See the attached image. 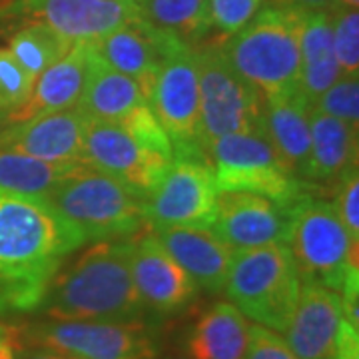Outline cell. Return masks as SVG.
I'll list each match as a JSON object with an SVG mask.
<instances>
[{"label":"cell","instance_id":"6da1fadb","mask_svg":"<svg viewBox=\"0 0 359 359\" xmlns=\"http://www.w3.org/2000/svg\"><path fill=\"white\" fill-rule=\"evenodd\" d=\"M84 244L48 200L0 190V316L39 311L56 273Z\"/></svg>","mask_w":359,"mask_h":359},{"label":"cell","instance_id":"7a4b0ae2","mask_svg":"<svg viewBox=\"0 0 359 359\" xmlns=\"http://www.w3.org/2000/svg\"><path fill=\"white\" fill-rule=\"evenodd\" d=\"M128 240L92 242L62 266L39 311L46 320H148L130 269Z\"/></svg>","mask_w":359,"mask_h":359},{"label":"cell","instance_id":"3957f363","mask_svg":"<svg viewBox=\"0 0 359 359\" xmlns=\"http://www.w3.org/2000/svg\"><path fill=\"white\" fill-rule=\"evenodd\" d=\"M306 13L266 4L222 42L233 70L262 96L299 86V39Z\"/></svg>","mask_w":359,"mask_h":359},{"label":"cell","instance_id":"277c9868","mask_svg":"<svg viewBox=\"0 0 359 359\" xmlns=\"http://www.w3.org/2000/svg\"><path fill=\"white\" fill-rule=\"evenodd\" d=\"M285 245L299 278L341 292L347 276L359 269L358 242L349 236L332 202L308 194L285 208Z\"/></svg>","mask_w":359,"mask_h":359},{"label":"cell","instance_id":"5b68a950","mask_svg":"<svg viewBox=\"0 0 359 359\" xmlns=\"http://www.w3.org/2000/svg\"><path fill=\"white\" fill-rule=\"evenodd\" d=\"M299 271L285 244L233 252L224 292L248 320L278 334L292 320Z\"/></svg>","mask_w":359,"mask_h":359},{"label":"cell","instance_id":"8992f818","mask_svg":"<svg viewBox=\"0 0 359 359\" xmlns=\"http://www.w3.org/2000/svg\"><path fill=\"white\" fill-rule=\"evenodd\" d=\"M48 202L84 233L86 242L128 240L148 226L142 198L84 164L56 186Z\"/></svg>","mask_w":359,"mask_h":359},{"label":"cell","instance_id":"52a82bcc","mask_svg":"<svg viewBox=\"0 0 359 359\" xmlns=\"http://www.w3.org/2000/svg\"><path fill=\"white\" fill-rule=\"evenodd\" d=\"M205 154L218 192L257 194L283 210L304 194V182L287 170L264 132L222 136Z\"/></svg>","mask_w":359,"mask_h":359},{"label":"cell","instance_id":"ba28073f","mask_svg":"<svg viewBox=\"0 0 359 359\" xmlns=\"http://www.w3.org/2000/svg\"><path fill=\"white\" fill-rule=\"evenodd\" d=\"M196 60L204 152L222 136L262 132V94L233 70L222 42L196 48Z\"/></svg>","mask_w":359,"mask_h":359},{"label":"cell","instance_id":"9c48e42d","mask_svg":"<svg viewBox=\"0 0 359 359\" xmlns=\"http://www.w3.org/2000/svg\"><path fill=\"white\" fill-rule=\"evenodd\" d=\"M30 347H48L82 359H158L160 347L148 320H44L22 332Z\"/></svg>","mask_w":359,"mask_h":359},{"label":"cell","instance_id":"30bf717a","mask_svg":"<svg viewBox=\"0 0 359 359\" xmlns=\"http://www.w3.org/2000/svg\"><path fill=\"white\" fill-rule=\"evenodd\" d=\"M148 104L172 142L174 158L208 160L202 146L196 46L184 44L164 60Z\"/></svg>","mask_w":359,"mask_h":359},{"label":"cell","instance_id":"8fae6325","mask_svg":"<svg viewBox=\"0 0 359 359\" xmlns=\"http://www.w3.org/2000/svg\"><path fill=\"white\" fill-rule=\"evenodd\" d=\"M218 188L208 160L174 158L152 194L144 200L150 230L168 226H210Z\"/></svg>","mask_w":359,"mask_h":359},{"label":"cell","instance_id":"7c38bea8","mask_svg":"<svg viewBox=\"0 0 359 359\" xmlns=\"http://www.w3.org/2000/svg\"><path fill=\"white\" fill-rule=\"evenodd\" d=\"M80 162L120 182L134 196L146 200L164 178L172 158L144 148L114 122L88 120Z\"/></svg>","mask_w":359,"mask_h":359},{"label":"cell","instance_id":"4fadbf2b","mask_svg":"<svg viewBox=\"0 0 359 359\" xmlns=\"http://www.w3.org/2000/svg\"><path fill=\"white\" fill-rule=\"evenodd\" d=\"M130 269L148 318L178 316L196 302L200 287L152 231H140L130 242Z\"/></svg>","mask_w":359,"mask_h":359},{"label":"cell","instance_id":"5bb4252c","mask_svg":"<svg viewBox=\"0 0 359 359\" xmlns=\"http://www.w3.org/2000/svg\"><path fill=\"white\" fill-rule=\"evenodd\" d=\"M186 42L158 30L140 18L118 26L100 40L92 42L94 50L118 72L132 78L144 92L146 100L154 88L158 72L172 52L182 48Z\"/></svg>","mask_w":359,"mask_h":359},{"label":"cell","instance_id":"9a60e30c","mask_svg":"<svg viewBox=\"0 0 359 359\" xmlns=\"http://www.w3.org/2000/svg\"><path fill=\"white\" fill-rule=\"evenodd\" d=\"M210 228L231 252L285 244L287 216L282 205L250 192H218Z\"/></svg>","mask_w":359,"mask_h":359},{"label":"cell","instance_id":"2e32d148","mask_svg":"<svg viewBox=\"0 0 359 359\" xmlns=\"http://www.w3.org/2000/svg\"><path fill=\"white\" fill-rule=\"evenodd\" d=\"M18 11L72 44H92L138 18L134 0H20Z\"/></svg>","mask_w":359,"mask_h":359},{"label":"cell","instance_id":"e0dca14e","mask_svg":"<svg viewBox=\"0 0 359 359\" xmlns=\"http://www.w3.org/2000/svg\"><path fill=\"white\" fill-rule=\"evenodd\" d=\"M88 120L80 108H70L16 122L0 132V148L52 164H82Z\"/></svg>","mask_w":359,"mask_h":359},{"label":"cell","instance_id":"ac0fdd59","mask_svg":"<svg viewBox=\"0 0 359 359\" xmlns=\"http://www.w3.org/2000/svg\"><path fill=\"white\" fill-rule=\"evenodd\" d=\"M341 297L320 283L302 280L285 341L299 359H335Z\"/></svg>","mask_w":359,"mask_h":359},{"label":"cell","instance_id":"d6986e66","mask_svg":"<svg viewBox=\"0 0 359 359\" xmlns=\"http://www.w3.org/2000/svg\"><path fill=\"white\" fill-rule=\"evenodd\" d=\"M150 231L190 273L200 292H224L233 252L210 226H168Z\"/></svg>","mask_w":359,"mask_h":359},{"label":"cell","instance_id":"ffe728a7","mask_svg":"<svg viewBox=\"0 0 359 359\" xmlns=\"http://www.w3.org/2000/svg\"><path fill=\"white\" fill-rule=\"evenodd\" d=\"M309 110L311 102L299 86L262 96V132L297 180L309 156Z\"/></svg>","mask_w":359,"mask_h":359},{"label":"cell","instance_id":"44dd1931","mask_svg":"<svg viewBox=\"0 0 359 359\" xmlns=\"http://www.w3.org/2000/svg\"><path fill=\"white\" fill-rule=\"evenodd\" d=\"M309 136V156L302 170V182L337 184L351 168H358V126L311 108Z\"/></svg>","mask_w":359,"mask_h":359},{"label":"cell","instance_id":"7402d4cb","mask_svg":"<svg viewBox=\"0 0 359 359\" xmlns=\"http://www.w3.org/2000/svg\"><path fill=\"white\" fill-rule=\"evenodd\" d=\"M146 102L148 100L140 86L132 78L112 68L94 50V46L88 44L84 88L76 108H80L90 120L116 124L136 106Z\"/></svg>","mask_w":359,"mask_h":359},{"label":"cell","instance_id":"603a6c76","mask_svg":"<svg viewBox=\"0 0 359 359\" xmlns=\"http://www.w3.org/2000/svg\"><path fill=\"white\" fill-rule=\"evenodd\" d=\"M86 52L88 42L74 44L62 60H58L34 80L30 98L16 112L6 116V120L11 124H16L32 120L36 116L76 108L86 76Z\"/></svg>","mask_w":359,"mask_h":359},{"label":"cell","instance_id":"cb8c5ba5","mask_svg":"<svg viewBox=\"0 0 359 359\" xmlns=\"http://www.w3.org/2000/svg\"><path fill=\"white\" fill-rule=\"evenodd\" d=\"M250 321L230 302H216L194 323L186 339L190 359H244Z\"/></svg>","mask_w":359,"mask_h":359},{"label":"cell","instance_id":"d4e9b609","mask_svg":"<svg viewBox=\"0 0 359 359\" xmlns=\"http://www.w3.org/2000/svg\"><path fill=\"white\" fill-rule=\"evenodd\" d=\"M299 88L309 102H313L341 76L335 58L330 13H306L299 39Z\"/></svg>","mask_w":359,"mask_h":359},{"label":"cell","instance_id":"484cf974","mask_svg":"<svg viewBox=\"0 0 359 359\" xmlns=\"http://www.w3.org/2000/svg\"><path fill=\"white\" fill-rule=\"evenodd\" d=\"M138 18L186 44H198L210 34L212 16L208 0H134Z\"/></svg>","mask_w":359,"mask_h":359},{"label":"cell","instance_id":"4316f807","mask_svg":"<svg viewBox=\"0 0 359 359\" xmlns=\"http://www.w3.org/2000/svg\"><path fill=\"white\" fill-rule=\"evenodd\" d=\"M80 164H52L0 148V190L48 200L56 186Z\"/></svg>","mask_w":359,"mask_h":359},{"label":"cell","instance_id":"83f0119b","mask_svg":"<svg viewBox=\"0 0 359 359\" xmlns=\"http://www.w3.org/2000/svg\"><path fill=\"white\" fill-rule=\"evenodd\" d=\"M72 46H74L72 42H68L58 32H54L50 26L34 20L32 25L18 30L13 39L8 40L6 48L13 52L18 65L36 80L42 72H46L50 66L62 60Z\"/></svg>","mask_w":359,"mask_h":359},{"label":"cell","instance_id":"f1b7e54d","mask_svg":"<svg viewBox=\"0 0 359 359\" xmlns=\"http://www.w3.org/2000/svg\"><path fill=\"white\" fill-rule=\"evenodd\" d=\"M332 36L341 76H359V13L358 8L335 6L332 11Z\"/></svg>","mask_w":359,"mask_h":359},{"label":"cell","instance_id":"f546056e","mask_svg":"<svg viewBox=\"0 0 359 359\" xmlns=\"http://www.w3.org/2000/svg\"><path fill=\"white\" fill-rule=\"evenodd\" d=\"M34 78L26 72L8 48H0V114L16 112L30 98Z\"/></svg>","mask_w":359,"mask_h":359},{"label":"cell","instance_id":"4dcf8cb0","mask_svg":"<svg viewBox=\"0 0 359 359\" xmlns=\"http://www.w3.org/2000/svg\"><path fill=\"white\" fill-rule=\"evenodd\" d=\"M359 76H339L311 102V108L351 126L359 124Z\"/></svg>","mask_w":359,"mask_h":359},{"label":"cell","instance_id":"1f68e13d","mask_svg":"<svg viewBox=\"0 0 359 359\" xmlns=\"http://www.w3.org/2000/svg\"><path fill=\"white\" fill-rule=\"evenodd\" d=\"M116 124L126 130L130 136L136 142H140L144 148L152 150L156 154L168 156V158L174 160L172 142H170L168 134L162 128V124H160V120L156 118L154 110L150 108L148 102L136 106L132 112H128Z\"/></svg>","mask_w":359,"mask_h":359},{"label":"cell","instance_id":"d6a6232c","mask_svg":"<svg viewBox=\"0 0 359 359\" xmlns=\"http://www.w3.org/2000/svg\"><path fill=\"white\" fill-rule=\"evenodd\" d=\"M212 26L228 39L242 30L256 16L268 0H208Z\"/></svg>","mask_w":359,"mask_h":359},{"label":"cell","instance_id":"836d02e7","mask_svg":"<svg viewBox=\"0 0 359 359\" xmlns=\"http://www.w3.org/2000/svg\"><path fill=\"white\" fill-rule=\"evenodd\" d=\"M334 208L349 236L359 240V170L351 168L337 184Z\"/></svg>","mask_w":359,"mask_h":359},{"label":"cell","instance_id":"e575fe53","mask_svg":"<svg viewBox=\"0 0 359 359\" xmlns=\"http://www.w3.org/2000/svg\"><path fill=\"white\" fill-rule=\"evenodd\" d=\"M244 359H299L285 337L264 325L250 323V339Z\"/></svg>","mask_w":359,"mask_h":359},{"label":"cell","instance_id":"d590c367","mask_svg":"<svg viewBox=\"0 0 359 359\" xmlns=\"http://www.w3.org/2000/svg\"><path fill=\"white\" fill-rule=\"evenodd\" d=\"M335 359H359V327L344 320V316L337 332Z\"/></svg>","mask_w":359,"mask_h":359},{"label":"cell","instance_id":"8d00e7d4","mask_svg":"<svg viewBox=\"0 0 359 359\" xmlns=\"http://www.w3.org/2000/svg\"><path fill=\"white\" fill-rule=\"evenodd\" d=\"M273 6L282 8H294L302 13H332L335 6V0H269Z\"/></svg>","mask_w":359,"mask_h":359},{"label":"cell","instance_id":"74e56055","mask_svg":"<svg viewBox=\"0 0 359 359\" xmlns=\"http://www.w3.org/2000/svg\"><path fill=\"white\" fill-rule=\"evenodd\" d=\"M20 359H82L72 355V353H65V351H56V349H48V347H32L25 351Z\"/></svg>","mask_w":359,"mask_h":359},{"label":"cell","instance_id":"f35d334b","mask_svg":"<svg viewBox=\"0 0 359 359\" xmlns=\"http://www.w3.org/2000/svg\"><path fill=\"white\" fill-rule=\"evenodd\" d=\"M337 6H347V8H358L359 0H335Z\"/></svg>","mask_w":359,"mask_h":359},{"label":"cell","instance_id":"ab89813d","mask_svg":"<svg viewBox=\"0 0 359 359\" xmlns=\"http://www.w3.org/2000/svg\"><path fill=\"white\" fill-rule=\"evenodd\" d=\"M8 332H11V330H8V327H4V325L0 323V337H4V335L8 334Z\"/></svg>","mask_w":359,"mask_h":359},{"label":"cell","instance_id":"60d3db41","mask_svg":"<svg viewBox=\"0 0 359 359\" xmlns=\"http://www.w3.org/2000/svg\"><path fill=\"white\" fill-rule=\"evenodd\" d=\"M168 359H186V358H180V355H172V358H168Z\"/></svg>","mask_w":359,"mask_h":359}]
</instances>
